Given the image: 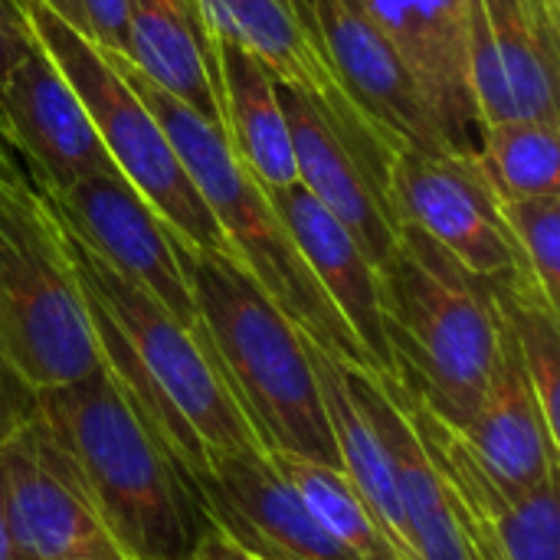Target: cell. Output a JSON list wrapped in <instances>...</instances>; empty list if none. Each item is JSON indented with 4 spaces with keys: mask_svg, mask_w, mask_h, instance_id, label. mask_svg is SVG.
Wrapping results in <instances>:
<instances>
[{
    "mask_svg": "<svg viewBox=\"0 0 560 560\" xmlns=\"http://www.w3.org/2000/svg\"><path fill=\"white\" fill-rule=\"evenodd\" d=\"M43 200L85 249L141 285L184 328H197V305L177 253V233L118 171L82 177L62 194H43Z\"/></svg>",
    "mask_w": 560,
    "mask_h": 560,
    "instance_id": "obj_11",
    "label": "cell"
},
{
    "mask_svg": "<svg viewBox=\"0 0 560 560\" xmlns=\"http://www.w3.org/2000/svg\"><path fill=\"white\" fill-rule=\"evenodd\" d=\"M194 560H256L249 551H243L233 538H226L217 525H213V532L200 541V548H197V555Z\"/></svg>",
    "mask_w": 560,
    "mask_h": 560,
    "instance_id": "obj_30",
    "label": "cell"
},
{
    "mask_svg": "<svg viewBox=\"0 0 560 560\" xmlns=\"http://www.w3.org/2000/svg\"><path fill=\"white\" fill-rule=\"evenodd\" d=\"M108 56H128V0H43Z\"/></svg>",
    "mask_w": 560,
    "mask_h": 560,
    "instance_id": "obj_27",
    "label": "cell"
},
{
    "mask_svg": "<svg viewBox=\"0 0 560 560\" xmlns=\"http://www.w3.org/2000/svg\"><path fill=\"white\" fill-rule=\"evenodd\" d=\"M466 79L479 128L560 121V0H469Z\"/></svg>",
    "mask_w": 560,
    "mask_h": 560,
    "instance_id": "obj_9",
    "label": "cell"
},
{
    "mask_svg": "<svg viewBox=\"0 0 560 560\" xmlns=\"http://www.w3.org/2000/svg\"><path fill=\"white\" fill-rule=\"evenodd\" d=\"M0 141L20 154V171L26 164V180L43 194L115 171L75 89L39 39L0 85Z\"/></svg>",
    "mask_w": 560,
    "mask_h": 560,
    "instance_id": "obj_14",
    "label": "cell"
},
{
    "mask_svg": "<svg viewBox=\"0 0 560 560\" xmlns=\"http://www.w3.org/2000/svg\"><path fill=\"white\" fill-rule=\"evenodd\" d=\"M0 358L33 390L102 368L62 226L26 177H0Z\"/></svg>",
    "mask_w": 560,
    "mask_h": 560,
    "instance_id": "obj_6",
    "label": "cell"
},
{
    "mask_svg": "<svg viewBox=\"0 0 560 560\" xmlns=\"http://www.w3.org/2000/svg\"><path fill=\"white\" fill-rule=\"evenodd\" d=\"M276 95L289 128L299 184L338 223H345L368 259L381 266L400 243V220L384 180L351 151L302 89L276 82Z\"/></svg>",
    "mask_w": 560,
    "mask_h": 560,
    "instance_id": "obj_16",
    "label": "cell"
},
{
    "mask_svg": "<svg viewBox=\"0 0 560 560\" xmlns=\"http://www.w3.org/2000/svg\"><path fill=\"white\" fill-rule=\"evenodd\" d=\"M20 7L39 46L75 89L115 171L148 200V207L177 233V240L194 249L233 256L226 233L180 164L171 138L158 125L154 112L128 85L121 69L62 16H56L43 0H20Z\"/></svg>",
    "mask_w": 560,
    "mask_h": 560,
    "instance_id": "obj_7",
    "label": "cell"
},
{
    "mask_svg": "<svg viewBox=\"0 0 560 560\" xmlns=\"http://www.w3.org/2000/svg\"><path fill=\"white\" fill-rule=\"evenodd\" d=\"M276 213L289 226L312 276L322 282L354 338L361 341L374 374L394 377V361L381 315V276L361 243L338 223L299 180L289 187H266Z\"/></svg>",
    "mask_w": 560,
    "mask_h": 560,
    "instance_id": "obj_18",
    "label": "cell"
},
{
    "mask_svg": "<svg viewBox=\"0 0 560 560\" xmlns=\"http://www.w3.org/2000/svg\"><path fill=\"white\" fill-rule=\"evenodd\" d=\"M62 236L105 371L187 472L203 476L233 453H266L200 331L184 328L158 299L118 276L66 226Z\"/></svg>",
    "mask_w": 560,
    "mask_h": 560,
    "instance_id": "obj_1",
    "label": "cell"
},
{
    "mask_svg": "<svg viewBox=\"0 0 560 560\" xmlns=\"http://www.w3.org/2000/svg\"><path fill=\"white\" fill-rule=\"evenodd\" d=\"M0 560H30L23 555L13 518H10V499H7V482H3V466H0Z\"/></svg>",
    "mask_w": 560,
    "mask_h": 560,
    "instance_id": "obj_31",
    "label": "cell"
},
{
    "mask_svg": "<svg viewBox=\"0 0 560 560\" xmlns=\"http://www.w3.org/2000/svg\"><path fill=\"white\" fill-rule=\"evenodd\" d=\"M16 541L30 560H131L95 512L69 456L33 420L0 446Z\"/></svg>",
    "mask_w": 560,
    "mask_h": 560,
    "instance_id": "obj_12",
    "label": "cell"
},
{
    "mask_svg": "<svg viewBox=\"0 0 560 560\" xmlns=\"http://www.w3.org/2000/svg\"><path fill=\"white\" fill-rule=\"evenodd\" d=\"M397 46L430 95L456 151H479V118L466 79L469 0H354Z\"/></svg>",
    "mask_w": 560,
    "mask_h": 560,
    "instance_id": "obj_17",
    "label": "cell"
},
{
    "mask_svg": "<svg viewBox=\"0 0 560 560\" xmlns=\"http://www.w3.org/2000/svg\"><path fill=\"white\" fill-rule=\"evenodd\" d=\"M345 381L351 394L361 400V407L371 413L377 433L387 443L394 476H397V495L404 505V525L407 541L417 560H472L466 545L463 525L453 512V499L427 459L407 413L394 400L387 381L368 368L345 361Z\"/></svg>",
    "mask_w": 560,
    "mask_h": 560,
    "instance_id": "obj_20",
    "label": "cell"
},
{
    "mask_svg": "<svg viewBox=\"0 0 560 560\" xmlns=\"http://www.w3.org/2000/svg\"><path fill=\"white\" fill-rule=\"evenodd\" d=\"M499 213L528 276L538 282L545 299L560 308V194L505 197L499 200Z\"/></svg>",
    "mask_w": 560,
    "mask_h": 560,
    "instance_id": "obj_26",
    "label": "cell"
},
{
    "mask_svg": "<svg viewBox=\"0 0 560 560\" xmlns=\"http://www.w3.org/2000/svg\"><path fill=\"white\" fill-rule=\"evenodd\" d=\"M269 463L276 472L299 492V499L308 505V512L322 522V528L348 548L358 560H407L397 545L387 538L381 522L371 515L361 492L351 486V479L325 463L269 453Z\"/></svg>",
    "mask_w": 560,
    "mask_h": 560,
    "instance_id": "obj_24",
    "label": "cell"
},
{
    "mask_svg": "<svg viewBox=\"0 0 560 560\" xmlns=\"http://www.w3.org/2000/svg\"><path fill=\"white\" fill-rule=\"evenodd\" d=\"M210 522L256 560H358L276 472L269 453H233L194 476Z\"/></svg>",
    "mask_w": 560,
    "mask_h": 560,
    "instance_id": "obj_15",
    "label": "cell"
},
{
    "mask_svg": "<svg viewBox=\"0 0 560 560\" xmlns=\"http://www.w3.org/2000/svg\"><path fill=\"white\" fill-rule=\"evenodd\" d=\"M325 66L381 131L394 154L456 151L430 95L397 46L358 10L354 0H292Z\"/></svg>",
    "mask_w": 560,
    "mask_h": 560,
    "instance_id": "obj_8",
    "label": "cell"
},
{
    "mask_svg": "<svg viewBox=\"0 0 560 560\" xmlns=\"http://www.w3.org/2000/svg\"><path fill=\"white\" fill-rule=\"evenodd\" d=\"M108 59L121 69V75L138 92V98L154 112L180 164L187 167L210 213L226 233L233 256L259 282V289L318 348L331 351L348 364L374 371L361 341L354 338V331L348 328V322L341 318L322 282L312 276L302 249L295 246L282 217L276 213L266 187L236 161L223 131H217L187 105L171 98L151 79H144L125 56H108Z\"/></svg>",
    "mask_w": 560,
    "mask_h": 560,
    "instance_id": "obj_5",
    "label": "cell"
},
{
    "mask_svg": "<svg viewBox=\"0 0 560 560\" xmlns=\"http://www.w3.org/2000/svg\"><path fill=\"white\" fill-rule=\"evenodd\" d=\"M0 177H23L16 158H10V151L3 148V141H0Z\"/></svg>",
    "mask_w": 560,
    "mask_h": 560,
    "instance_id": "obj_32",
    "label": "cell"
},
{
    "mask_svg": "<svg viewBox=\"0 0 560 560\" xmlns=\"http://www.w3.org/2000/svg\"><path fill=\"white\" fill-rule=\"evenodd\" d=\"M36 420L82 479L95 512L131 560H194L213 522L194 476L138 417L105 364L36 390Z\"/></svg>",
    "mask_w": 560,
    "mask_h": 560,
    "instance_id": "obj_2",
    "label": "cell"
},
{
    "mask_svg": "<svg viewBox=\"0 0 560 560\" xmlns=\"http://www.w3.org/2000/svg\"><path fill=\"white\" fill-rule=\"evenodd\" d=\"M377 276L394 381L410 400L463 430L499 358L502 325L489 282L407 223Z\"/></svg>",
    "mask_w": 560,
    "mask_h": 560,
    "instance_id": "obj_4",
    "label": "cell"
},
{
    "mask_svg": "<svg viewBox=\"0 0 560 560\" xmlns=\"http://www.w3.org/2000/svg\"><path fill=\"white\" fill-rule=\"evenodd\" d=\"M207 36H223L253 52L276 82L302 89L351 151L387 184L394 151L364 112L348 98L318 46L305 33L292 0H194Z\"/></svg>",
    "mask_w": 560,
    "mask_h": 560,
    "instance_id": "obj_13",
    "label": "cell"
},
{
    "mask_svg": "<svg viewBox=\"0 0 560 560\" xmlns=\"http://www.w3.org/2000/svg\"><path fill=\"white\" fill-rule=\"evenodd\" d=\"M217 95L223 108V138L236 161L262 187H289L299 180L289 128L269 69L233 39L210 36Z\"/></svg>",
    "mask_w": 560,
    "mask_h": 560,
    "instance_id": "obj_22",
    "label": "cell"
},
{
    "mask_svg": "<svg viewBox=\"0 0 560 560\" xmlns=\"http://www.w3.org/2000/svg\"><path fill=\"white\" fill-rule=\"evenodd\" d=\"M387 197L400 223L427 233L472 276H528L476 151L397 154L387 177Z\"/></svg>",
    "mask_w": 560,
    "mask_h": 560,
    "instance_id": "obj_10",
    "label": "cell"
},
{
    "mask_svg": "<svg viewBox=\"0 0 560 560\" xmlns=\"http://www.w3.org/2000/svg\"><path fill=\"white\" fill-rule=\"evenodd\" d=\"M177 253L194 292L197 331L259 446L341 469L302 331L240 259L184 240Z\"/></svg>",
    "mask_w": 560,
    "mask_h": 560,
    "instance_id": "obj_3",
    "label": "cell"
},
{
    "mask_svg": "<svg viewBox=\"0 0 560 560\" xmlns=\"http://www.w3.org/2000/svg\"><path fill=\"white\" fill-rule=\"evenodd\" d=\"M36 413V390L0 358V446L10 443Z\"/></svg>",
    "mask_w": 560,
    "mask_h": 560,
    "instance_id": "obj_28",
    "label": "cell"
},
{
    "mask_svg": "<svg viewBox=\"0 0 560 560\" xmlns=\"http://www.w3.org/2000/svg\"><path fill=\"white\" fill-rule=\"evenodd\" d=\"M476 158L499 200L560 194V121L482 125Z\"/></svg>",
    "mask_w": 560,
    "mask_h": 560,
    "instance_id": "obj_25",
    "label": "cell"
},
{
    "mask_svg": "<svg viewBox=\"0 0 560 560\" xmlns=\"http://www.w3.org/2000/svg\"><path fill=\"white\" fill-rule=\"evenodd\" d=\"M144 79L223 131L210 36L194 0H128V56Z\"/></svg>",
    "mask_w": 560,
    "mask_h": 560,
    "instance_id": "obj_21",
    "label": "cell"
},
{
    "mask_svg": "<svg viewBox=\"0 0 560 560\" xmlns=\"http://www.w3.org/2000/svg\"><path fill=\"white\" fill-rule=\"evenodd\" d=\"M305 348H308V358H312V368H315V377H318V390H322V404H325V413H328V423H331L341 472L361 492L371 515L381 522V528L397 545V551L407 560H417L413 551H410V541H407L404 505H400V495H397V476H394L387 443L377 433L371 413L351 394V387L345 381V361L335 358L331 351L318 348L312 338H305Z\"/></svg>",
    "mask_w": 560,
    "mask_h": 560,
    "instance_id": "obj_23",
    "label": "cell"
},
{
    "mask_svg": "<svg viewBox=\"0 0 560 560\" xmlns=\"http://www.w3.org/2000/svg\"><path fill=\"white\" fill-rule=\"evenodd\" d=\"M459 436L509 495L535 492L538 486L558 476L560 443L545 427V417L538 410V400L505 325L486 397L472 420L459 430Z\"/></svg>",
    "mask_w": 560,
    "mask_h": 560,
    "instance_id": "obj_19",
    "label": "cell"
},
{
    "mask_svg": "<svg viewBox=\"0 0 560 560\" xmlns=\"http://www.w3.org/2000/svg\"><path fill=\"white\" fill-rule=\"evenodd\" d=\"M36 46V36L23 16L20 0H0V85L10 69Z\"/></svg>",
    "mask_w": 560,
    "mask_h": 560,
    "instance_id": "obj_29",
    "label": "cell"
}]
</instances>
